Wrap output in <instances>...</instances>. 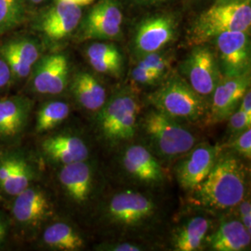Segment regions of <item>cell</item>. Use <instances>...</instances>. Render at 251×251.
<instances>
[{"mask_svg":"<svg viewBox=\"0 0 251 251\" xmlns=\"http://www.w3.org/2000/svg\"><path fill=\"white\" fill-rule=\"evenodd\" d=\"M247 192V171L237 157L226 154L217 159L214 167L192 191V203L213 210L236 206Z\"/></svg>","mask_w":251,"mask_h":251,"instance_id":"6da1fadb","label":"cell"},{"mask_svg":"<svg viewBox=\"0 0 251 251\" xmlns=\"http://www.w3.org/2000/svg\"><path fill=\"white\" fill-rule=\"evenodd\" d=\"M152 108L182 124L207 122L208 101L188 82L173 75L148 96Z\"/></svg>","mask_w":251,"mask_h":251,"instance_id":"7a4b0ae2","label":"cell"},{"mask_svg":"<svg viewBox=\"0 0 251 251\" xmlns=\"http://www.w3.org/2000/svg\"><path fill=\"white\" fill-rule=\"evenodd\" d=\"M142 128L152 152L167 161L182 156L197 144L187 126L154 108L144 116Z\"/></svg>","mask_w":251,"mask_h":251,"instance_id":"3957f363","label":"cell"},{"mask_svg":"<svg viewBox=\"0 0 251 251\" xmlns=\"http://www.w3.org/2000/svg\"><path fill=\"white\" fill-rule=\"evenodd\" d=\"M251 25V0L231 1L201 13L190 31V40L194 45H204L225 32H249Z\"/></svg>","mask_w":251,"mask_h":251,"instance_id":"277c9868","label":"cell"},{"mask_svg":"<svg viewBox=\"0 0 251 251\" xmlns=\"http://www.w3.org/2000/svg\"><path fill=\"white\" fill-rule=\"evenodd\" d=\"M141 103L134 93L120 90L98 112L97 126L102 139L111 144L131 140L134 137Z\"/></svg>","mask_w":251,"mask_h":251,"instance_id":"5b68a950","label":"cell"},{"mask_svg":"<svg viewBox=\"0 0 251 251\" xmlns=\"http://www.w3.org/2000/svg\"><path fill=\"white\" fill-rule=\"evenodd\" d=\"M181 72L189 85L206 100L222 78L214 51L203 45H197L192 50L182 63Z\"/></svg>","mask_w":251,"mask_h":251,"instance_id":"8992f818","label":"cell"},{"mask_svg":"<svg viewBox=\"0 0 251 251\" xmlns=\"http://www.w3.org/2000/svg\"><path fill=\"white\" fill-rule=\"evenodd\" d=\"M218 63L225 76L251 72V43L248 32L230 31L214 38Z\"/></svg>","mask_w":251,"mask_h":251,"instance_id":"52a82bcc","label":"cell"},{"mask_svg":"<svg viewBox=\"0 0 251 251\" xmlns=\"http://www.w3.org/2000/svg\"><path fill=\"white\" fill-rule=\"evenodd\" d=\"M251 86V72L234 76H223L208 101L207 123L223 122L239 107L246 91Z\"/></svg>","mask_w":251,"mask_h":251,"instance_id":"ba28073f","label":"cell"},{"mask_svg":"<svg viewBox=\"0 0 251 251\" xmlns=\"http://www.w3.org/2000/svg\"><path fill=\"white\" fill-rule=\"evenodd\" d=\"M123 13L116 0H100L81 24L82 40H112L121 34Z\"/></svg>","mask_w":251,"mask_h":251,"instance_id":"9c48e42d","label":"cell"},{"mask_svg":"<svg viewBox=\"0 0 251 251\" xmlns=\"http://www.w3.org/2000/svg\"><path fill=\"white\" fill-rule=\"evenodd\" d=\"M155 206L151 198L134 191L116 194L107 206L108 218L122 226H137L149 220L154 213Z\"/></svg>","mask_w":251,"mask_h":251,"instance_id":"30bf717a","label":"cell"},{"mask_svg":"<svg viewBox=\"0 0 251 251\" xmlns=\"http://www.w3.org/2000/svg\"><path fill=\"white\" fill-rule=\"evenodd\" d=\"M220 147L208 144L195 145L183 154L176 167L179 186L192 192L209 174L218 159Z\"/></svg>","mask_w":251,"mask_h":251,"instance_id":"8fae6325","label":"cell"},{"mask_svg":"<svg viewBox=\"0 0 251 251\" xmlns=\"http://www.w3.org/2000/svg\"><path fill=\"white\" fill-rule=\"evenodd\" d=\"M177 23L171 15H156L144 20L134 37L135 51L140 57L162 50L176 36Z\"/></svg>","mask_w":251,"mask_h":251,"instance_id":"7c38bea8","label":"cell"},{"mask_svg":"<svg viewBox=\"0 0 251 251\" xmlns=\"http://www.w3.org/2000/svg\"><path fill=\"white\" fill-rule=\"evenodd\" d=\"M33 69L32 85L37 93L57 95L66 88L69 76V62L64 54L45 56L38 60Z\"/></svg>","mask_w":251,"mask_h":251,"instance_id":"4fadbf2b","label":"cell"},{"mask_svg":"<svg viewBox=\"0 0 251 251\" xmlns=\"http://www.w3.org/2000/svg\"><path fill=\"white\" fill-rule=\"evenodd\" d=\"M81 19V6L59 0L41 15L37 28L49 39L59 41L72 34L80 25Z\"/></svg>","mask_w":251,"mask_h":251,"instance_id":"5bb4252c","label":"cell"},{"mask_svg":"<svg viewBox=\"0 0 251 251\" xmlns=\"http://www.w3.org/2000/svg\"><path fill=\"white\" fill-rule=\"evenodd\" d=\"M122 161L126 173L144 183L158 184L164 179L159 162L153 152L144 145L126 147Z\"/></svg>","mask_w":251,"mask_h":251,"instance_id":"9a60e30c","label":"cell"},{"mask_svg":"<svg viewBox=\"0 0 251 251\" xmlns=\"http://www.w3.org/2000/svg\"><path fill=\"white\" fill-rule=\"evenodd\" d=\"M15 198L12 215L20 225H37L50 212V202L45 191L40 187L30 185Z\"/></svg>","mask_w":251,"mask_h":251,"instance_id":"2e32d148","label":"cell"},{"mask_svg":"<svg viewBox=\"0 0 251 251\" xmlns=\"http://www.w3.org/2000/svg\"><path fill=\"white\" fill-rule=\"evenodd\" d=\"M42 151L51 161L67 165L87 161L90 150L87 144L75 135L58 134L47 138L41 144Z\"/></svg>","mask_w":251,"mask_h":251,"instance_id":"e0dca14e","label":"cell"},{"mask_svg":"<svg viewBox=\"0 0 251 251\" xmlns=\"http://www.w3.org/2000/svg\"><path fill=\"white\" fill-rule=\"evenodd\" d=\"M35 177L31 165L17 154H7L0 158V189L11 197H16L29 187Z\"/></svg>","mask_w":251,"mask_h":251,"instance_id":"ac0fdd59","label":"cell"},{"mask_svg":"<svg viewBox=\"0 0 251 251\" xmlns=\"http://www.w3.org/2000/svg\"><path fill=\"white\" fill-rule=\"evenodd\" d=\"M59 180L65 194L77 204L85 203L93 185V171L86 161L63 165L59 172Z\"/></svg>","mask_w":251,"mask_h":251,"instance_id":"d6986e66","label":"cell"},{"mask_svg":"<svg viewBox=\"0 0 251 251\" xmlns=\"http://www.w3.org/2000/svg\"><path fill=\"white\" fill-rule=\"evenodd\" d=\"M31 102L24 98L0 100V139L17 138L27 124Z\"/></svg>","mask_w":251,"mask_h":251,"instance_id":"ffe728a7","label":"cell"},{"mask_svg":"<svg viewBox=\"0 0 251 251\" xmlns=\"http://www.w3.org/2000/svg\"><path fill=\"white\" fill-rule=\"evenodd\" d=\"M251 233L241 221L223 222L209 238V247L216 251H247L251 246Z\"/></svg>","mask_w":251,"mask_h":251,"instance_id":"44dd1931","label":"cell"},{"mask_svg":"<svg viewBox=\"0 0 251 251\" xmlns=\"http://www.w3.org/2000/svg\"><path fill=\"white\" fill-rule=\"evenodd\" d=\"M72 92L81 106L90 112H99L107 100L105 88L88 72L76 74L72 82Z\"/></svg>","mask_w":251,"mask_h":251,"instance_id":"7402d4cb","label":"cell"},{"mask_svg":"<svg viewBox=\"0 0 251 251\" xmlns=\"http://www.w3.org/2000/svg\"><path fill=\"white\" fill-rule=\"evenodd\" d=\"M211 221L204 216H196L181 225L175 232L172 245L175 251H196L206 241Z\"/></svg>","mask_w":251,"mask_h":251,"instance_id":"603a6c76","label":"cell"},{"mask_svg":"<svg viewBox=\"0 0 251 251\" xmlns=\"http://www.w3.org/2000/svg\"><path fill=\"white\" fill-rule=\"evenodd\" d=\"M86 56L96 72L117 76L123 70L122 54L112 43H92L87 48Z\"/></svg>","mask_w":251,"mask_h":251,"instance_id":"cb8c5ba5","label":"cell"},{"mask_svg":"<svg viewBox=\"0 0 251 251\" xmlns=\"http://www.w3.org/2000/svg\"><path fill=\"white\" fill-rule=\"evenodd\" d=\"M43 242L56 251H75L84 248V239L71 225L55 223L49 226L43 233Z\"/></svg>","mask_w":251,"mask_h":251,"instance_id":"d4e9b609","label":"cell"},{"mask_svg":"<svg viewBox=\"0 0 251 251\" xmlns=\"http://www.w3.org/2000/svg\"><path fill=\"white\" fill-rule=\"evenodd\" d=\"M70 115V105L62 100H51L42 105L36 116V130L38 133L50 131L60 125Z\"/></svg>","mask_w":251,"mask_h":251,"instance_id":"484cf974","label":"cell"},{"mask_svg":"<svg viewBox=\"0 0 251 251\" xmlns=\"http://www.w3.org/2000/svg\"><path fill=\"white\" fill-rule=\"evenodd\" d=\"M25 12V0H0V34L21 25Z\"/></svg>","mask_w":251,"mask_h":251,"instance_id":"4316f807","label":"cell"},{"mask_svg":"<svg viewBox=\"0 0 251 251\" xmlns=\"http://www.w3.org/2000/svg\"><path fill=\"white\" fill-rule=\"evenodd\" d=\"M171 62L172 55L170 52L159 50L140 57V61L137 63V66L165 76L171 68Z\"/></svg>","mask_w":251,"mask_h":251,"instance_id":"83f0119b","label":"cell"},{"mask_svg":"<svg viewBox=\"0 0 251 251\" xmlns=\"http://www.w3.org/2000/svg\"><path fill=\"white\" fill-rule=\"evenodd\" d=\"M1 57L9 64V68L12 72L13 76L17 78H25L33 70L31 66H29L19 55L14 49L10 46L9 42L3 44L0 47Z\"/></svg>","mask_w":251,"mask_h":251,"instance_id":"f1b7e54d","label":"cell"},{"mask_svg":"<svg viewBox=\"0 0 251 251\" xmlns=\"http://www.w3.org/2000/svg\"><path fill=\"white\" fill-rule=\"evenodd\" d=\"M10 46L25 63L34 68L40 58V48L35 40L30 38H19L9 41Z\"/></svg>","mask_w":251,"mask_h":251,"instance_id":"f546056e","label":"cell"},{"mask_svg":"<svg viewBox=\"0 0 251 251\" xmlns=\"http://www.w3.org/2000/svg\"><path fill=\"white\" fill-rule=\"evenodd\" d=\"M251 116L246 114L241 109L237 108L233 114L228 117V133L233 138L243 131L251 128Z\"/></svg>","mask_w":251,"mask_h":251,"instance_id":"4dcf8cb0","label":"cell"},{"mask_svg":"<svg viewBox=\"0 0 251 251\" xmlns=\"http://www.w3.org/2000/svg\"><path fill=\"white\" fill-rule=\"evenodd\" d=\"M228 146L233 149L238 155L246 159H251V129L248 128L242 133L236 135L231 138Z\"/></svg>","mask_w":251,"mask_h":251,"instance_id":"1f68e13d","label":"cell"},{"mask_svg":"<svg viewBox=\"0 0 251 251\" xmlns=\"http://www.w3.org/2000/svg\"><path fill=\"white\" fill-rule=\"evenodd\" d=\"M164 76L156 73L149 71L139 66H135L131 71V78L136 84L141 86H152L158 81L161 80Z\"/></svg>","mask_w":251,"mask_h":251,"instance_id":"d6a6232c","label":"cell"},{"mask_svg":"<svg viewBox=\"0 0 251 251\" xmlns=\"http://www.w3.org/2000/svg\"><path fill=\"white\" fill-rule=\"evenodd\" d=\"M239 206V216L243 225L251 233V203L250 198L246 196L237 205Z\"/></svg>","mask_w":251,"mask_h":251,"instance_id":"836d02e7","label":"cell"},{"mask_svg":"<svg viewBox=\"0 0 251 251\" xmlns=\"http://www.w3.org/2000/svg\"><path fill=\"white\" fill-rule=\"evenodd\" d=\"M12 77L13 75L9 68V64L4 60L3 57H0V90L9 86Z\"/></svg>","mask_w":251,"mask_h":251,"instance_id":"e575fe53","label":"cell"},{"mask_svg":"<svg viewBox=\"0 0 251 251\" xmlns=\"http://www.w3.org/2000/svg\"><path fill=\"white\" fill-rule=\"evenodd\" d=\"M101 250L109 251H141L144 250V248L130 243H119L104 245V248Z\"/></svg>","mask_w":251,"mask_h":251,"instance_id":"d590c367","label":"cell"},{"mask_svg":"<svg viewBox=\"0 0 251 251\" xmlns=\"http://www.w3.org/2000/svg\"><path fill=\"white\" fill-rule=\"evenodd\" d=\"M239 109H241L246 114L251 116V89L246 91L239 104Z\"/></svg>","mask_w":251,"mask_h":251,"instance_id":"8d00e7d4","label":"cell"},{"mask_svg":"<svg viewBox=\"0 0 251 251\" xmlns=\"http://www.w3.org/2000/svg\"><path fill=\"white\" fill-rule=\"evenodd\" d=\"M6 233H7V229H6V225L3 222V220L0 217V244L3 242L5 236H6Z\"/></svg>","mask_w":251,"mask_h":251,"instance_id":"74e56055","label":"cell"},{"mask_svg":"<svg viewBox=\"0 0 251 251\" xmlns=\"http://www.w3.org/2000/svg\"><path fill=\"white\" fill-rule=\"evenodd\" d=\"M64 1L72 2L74 4H76V5H78V6H84V5L90 4L93 0H64Z\"/></svg>","mask_w":251,"mask_h":251,"instance_id":"f35d334b","label":"cell"},{"mask_svg":"<svg viewBox=\"0 0 251 251\" xmlns=\"http://www.w3.org/2000/svg\"><path fill=\"white\" fill-rule=\"evenodd\" d=\"M142 3H148V4H153V3H160V2H165L167 0H138Z\"/></svg>","mask_w":251,"mask_h":251,"instance_id":"ab89813d","label":"cell"},{"mask_svg":"<svg viewBox=\"0 0 251 251\" xmlns=\"http://www.w3.org/2000/svg\"><path fill=\"white\" fill-rule=\"evenodd\" d=\"M25 1H28L29 3H32V4L37 5V4H41V3H43L45 0H25Z\"/></svg>","mask_w":251,"mask_h":251,"instance_id":"60d3db41","label":"cell"}]
</instances>
